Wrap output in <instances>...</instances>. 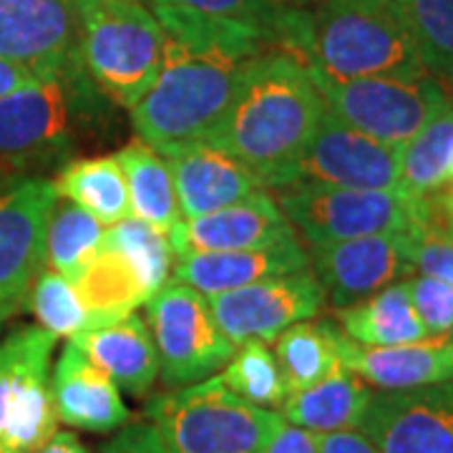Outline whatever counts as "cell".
Wrapping results in <instances>:
<instances>
[{"instance_id": "obj_14", "label": "cell", "mask_w": 453, "mask_h": 453, "mask_svg": "<svg viewBox=\"0 0 453 453\" xmlns=\"http://www.w3.org/2000/svg\"><path fill=\"white\" fill-rule=\"evenodd\" d=\"M310 270L318 277L330 308L345 310L398 280H408L411 234L380 232L342 242L310 247Z\"/></svg>"}, {"instance_id": "obj_19", "label": "cell", "mask_w": 453, "mask_h": 453, "mask_svg": "<svg viewBox=\"0 0 453 453\" xmlns=\"http://www.w3.org/2000/svg\"><path fill=\"white\" fill-rule=\"evenodd\" d=\"M159 154L172 169L181 219L222 210L265 189L242 162L207 142L172 146Z\"/></svg>"}, {"instance_id": "obj_5", "label": "cell", "mask_w": 453, "mask_h": 453, "mask_svg": "<svg viewBox=\"0 0 453 453\" xmlns=\"http://www.w3.org/2000/svg\"><path fill=\"white\" fill-rule=\"evenodd\" d=\"M79 56L113 106L144 96L164 61L166 33L142 0H71Z\"/></svg>"}, {"instance_id": "obj_13", "label": "cell", "mask_w": 453, "mask_h": 453, "mask_svg": "<svg viewBox=\"0 0 453 453\" xmlns=\"http://www.w3.org/2000/svg\"><path fill=\"white\" fill-rule=\"evenodd\" d=\"M207 300L219 330L234 345L244 340L273 342L290 325L312 320L325 308V292L312 270L267 277Z\"/></svg>"}, {"instance_id": "obj_36", "label": "cell", "mask_w": 453, "mask_h": 453, "mask_svg": "<svg viewBox=\"0 0 453 453\" xmlns=\"http://www.w3.org/2000/svg\"><path fill=\"white\" fill-rule=\"evenodd\" d=\"M408 290L413 308L428 335H443L453 330V285L438 277H411Z\"/></svg>"}, {"instance_id": "obj_43", "label": "cell", "mask_w": 453, "mask_h": 453, "mask_svg": "<svg viewBox=\"0 0 453 453\" xmlns=\"http://www.w3.org/2000/svg\"><path fill=\"white\" fill-rule=\"evenodd\" d=\"M273 3H277L280 8L297 11V8H310V5H315V3H320V0H273Z\"/></svg>"}, {"instance_id": "obj_31", "label": "cell", "mask_w": 453, "mask_h": 453, "mask_svg": "<svg viewBox=\"0 0 453 453\" xmlns=\"http://www.w3.org/2000/svg\"><path fill=\"white\" fill-rule=\"evenodd\" d=\"M453 162V106L434 116L411 142L401 146V184L408 199L438 189Z\"/></svg>"}, {"instance_id": "obj_9", "label": "cell", "mask_w": 453, "mask_h": 453, "mask_svg": "<svg viewBox=\"0 0 453 453\" xmlns=\"http://www.w3.org/2000/svg\"><path fill=\"white\" fill-rule=\"evenodd\" d=\"M146 315L166 388H184L210 378L237 350L214 320L210 300L174 277L149 297Z\"/></svg>"}, {"instance_id": "obj_39", "label": "cell", "mask_w": 453, "mask_h": 453, "mask_svg": "<svg viewBox=\"0 0 453 453\" xmlns=\"http://www.w3.org/2000/svg\"><path fill=\"white\" fill-rule=\"evenodd\" d=\"M259 453H320V449H318L315 434L297 428L288 421H280L275 434L270 436V441Z\"/></svg>"}, {"instance_id": "obj_32", "label": "cell", "mask_w": 453, "mask_h": 453, "mask_svg": "<svg viewBox=\"0 0 453 453\" xmlns=\"http://www.w3.org/2000/svg\"><path fill=\"white\" fill-rule=\"evenodd\" d=\"M106 226L81 207L58 199L46 234V267L76 282L86 265L104 247Z\"/></svg>"}, {"instance_id": "obj_6", "label": "cell", "mask_w": 453, "mask_h": 453, "mask_svg": "<svg viewBox=\"0 0 453 453\" xmlns=\"http://www.w3.org/2000/svg\"><path fill=\"white\" fill-rule=\"evenodd\" d=\"M146 416L166 453H259L282 421L226 390L219 375L154 395Z\"/></svg>"}, {"instance_id": "obj_34", "label": "cell", "mask_w": 453, "mask_h": 453, "mask_svg": "<svg viewBox=\"0 0 453 453\" xmlns=\"http://www.w3.org/2000/svg\"><path fill=\"white\" fill-rule=\"evenodd\" d=\"M219 380L226 390L244 398L247 403L259 408H280L290 395L282 380L275 353L262 340H244L237 345L234 356L229 357L219 371Z\"/></svg>"}, {"instance_id": "obj_10", "label": "cell", "mask_w": 453, "mask_h": 453, "mask_svg": "<svg viewBox=\"0 0 453 453\" xmlns=\"http://www.w3.org/2000/svg\"><path fill=\"white\" fill-rule=\"evenodd\" d=\"M277 207L305 247L380 232H408L411 210L401 192L348 189L297 179L275 189Z\"/></svg>"}, {"instance_id": "obj_2", "label": "cell", "mask_w": 453, "mask_h": 453, "mask_svg": "<svg viewBox=\"0 0 453 453\" xmlns=\"http://www.w3.org/2000/svg\"><path fill=\"white\" fill-rule=\"evenodd\" d=\"M285 50L325 79H421L413 41L393 0H320L292 11Z\"/></svg>"}, {"instance_id": "obj_16", "label": "cell", "mask_w": 453, "mask_h": 453, "mask_svg": "<svg viewBox=\"0 0 453 453\" xmlns=\"http://www.w3.org/2000/svg\"><path fill=\"white\" fill-rule=\"evenodd\" d=\"M297 179L348 189L398 192L401 146L365 136L325 109L318 131L303 154Z\"/></svg>"}, {"instance_id": "obj_37", "label": "cell", "mask_w": 453, "mask_h": 453, "mask_svg": "<svg viewBox=\"0 0 453 453\" xmlns=\"http://www.w3.org/2000/svg\"><path fill=\"white\" fill-rule=\"evenodd\" d=\"M411 265L421 275L453 285V240H428L411 234Z\"/></svg>"}, {"instance_id": "obj_45", "label": "cell", "mask_w": 453, "mask_h": 453, "mask_svg": "<svg viewBox=\"0 0 453 453\" xmlns=\"http://www.w3.org/2000/svg\"><path fill=\"white\" fill-rule=\"evenodd\" d=\"M443 184H451V187H453V162H451V169H449V179H446Z\"/></svg>"}, {"instance_id": "obj_21", "label": "cell", "mask_w": 453, "mask_h": 453, "mask_svg": "<svg viewBox=\"0 0 453 453\" xmlns=\"http://www.w3.org/2000/svg\"><path fill=\"white\" fill-rule=\"evenodd\" d=\"M50 401L58 423L79 431L111 434L131 418L119 386L73 340L65 342L50 371Z\"/></svg>"}, {"instance_id": "obj_1", "label": "cell", "mask_w": 453, "mask_h": 453, "mask_svg": "<svg viewBox=\"0 0 453 453\" xmlns=\"http://www.w3.org/2000/svg\"><path fill=\"white\" fill-rule=\"evenodd\" d=\"M308 64L282 49L244 58L225 116L204 139L242 162L265 189L288 187L325 113Z\"/></svg>"}, {"instance_id": "obj_8", "label": "cell", "mask_w": 453, "mask_h": 453, "mask_svg": "<svg viewBox=\"0 0 453 453\" xmlns=\"http://www.w3.org/2000/svg\"><path fill=\"white\" fill-rule=\"evenodd\" d=\"M56 340L41 325H20L0 340V453H38L58 431L50 401Z\"/></svg>"}, {"instance_id": "obj_18", "label": "cell", "mask_w": 453, "mask_h": 453, "mask_svg": "<svg viewBox=\"0 0 453 453\" xmlns=\"http://www.w3.org/2000/svg\"><path fill=\"white\" fill-rule=\"evenodd\" d=\"M290 234H295V229L277 207L275 196L259 189L222 210L195 219H179L166 237L174 257H187L202 252L259 250L282 242Z\"/></svg>"}, {"instance_id": "obj_24", "label": "cell", "mask_w": 453, "mask_h": 453, "mask_svg": "<svg viewBox=\"0 0 453 453\" xmlns=\"http://www.w3.org/2000/svg\"><path fill=\"white\" fill-rule=\"evenodd\" d=\"M371 386L348 368H338L325 380L305 390L290 393L277 408L282 421L310 434L357 431L371 403Z\"/></svg>"}, {"instance_id": "obj_40", "label": "cell", "mask_w": 453, "mask_h": 453, "mask_svg": "<svg viewBox=\"0 0 453 453\" xmlns=\"http://www.w3.org/2000/svg\"><path fill=\"white\" fill-rule=\"evenodd\" d=\"M320 453H378L360 431H335V434H315Z\"/></svg>"}, {"instance_id": "obj_26", "label": "cell", "mask_w": 453, "mask_h": 453, "mask_svg": "<svg viewBox=\"0 0 453 453\" xmlns=\"http://www.w3.org/2000/svg\"><path fill=\"white\" fill-rule=\"evenodd\" d=\"M116 162L121 166L129 187L131 214L164 234L172 232L179 219V202L172 169L154 146L134 139L116 151Z\"/></svg>"}, {"instance_id": "obj_35", "label": "cell", "mask_w": 453, "mask_h": 453, "mask_svg": "<svg viewBox=\"0 0 453 453\" xmlns=\"http://www.w3.org/2000/svg\"><path fill=\"white\" fill-rule=\"evenodd\" d=\"M26 308L31 310L35 325H41L53 338L71 340L94 330L76 285L50 267H43L33 280Z\"/></svg>"}, {"instance_id": "obj_7", "label": "cell", "mask_w": 453, "mask_h": 453, "mask_svg": "<svg viewBox=\"0 0 453 453\" xmlns=\"http://www.w3.org/2000/svg\"><path fill=\"white\" fill-rule=\"evenodd\" d=\"M325 106L342 124L390 146H403L443 109L453 106L449 91L434 79H325L315 76Z\"/></svg>"}, {"instance_id": "obj_23", "label": "cell", "mask_w": 453, "mask_h": 453, "mask_svg": "<svg viewBox=\"0 0 453 453\" xmlns=\"http://www.w3.org/2000/svg\"><path fill=\"white\" fill-rule=\"evenodd\" d=\"M71 340L111 378L119 390H127L136 398L151 393L159 378V353L149 323L136 312Z\"/></svg>"}, {"instance_id": "obj_11", "label": "cell", "mask_w": 453, "mask_h": 453, "mask_svg": "<svg viewBox=\"0 0 453 453\" xmlns=\"http://www.w3.org/2000/svg\"><path fill=\"white\" fill-rule=\"evenodd\" d=\"M166 35L195 49L250 58L288 41L290 8L273 0H142Z\"/></svg>"}, {"instance_id": "obj_42", "label": "cell", "mask_w": 453, "mask_h": 453, "mask_svg": "<svg viewBox=\"0 0 453 453\" xmlns=\"http://www.w3.org/2000/svg\"><path fill=\"white\" fill-rule=\"evenodd\" d=\"M38 453H91L86 446H83L81 441L76 434H71V431H56L50 441L41 449Z\"/></svg>"}, {"instance_id": "obj_25", "label": "cell", "mask_w": 453, "mask_h": 453, "mask_svg": "<svg viewBox=\"0 0 453 453\" xmlns=\"http://www.w3.org/2000/svg\"><path fill=\"white\" fill-rule=\"evenodd\" d=\"M338 327L360 345H401L428 338L413 308L408 280H398L350 308L338 310Z\"/></svg>"}, {"instance_id": "obj_28", "label": "cell", "mask_w": 453, "mask_h": 453, "mask_svg": "<svg viewBox=\"0 0 453 453\" xmlns=\"http://www.w3.org/2000/svg\"><path fill=\"white\" fill-rule=\"evenodd\" d=\"M342 330L333 320H303L275 338V360L288 393L305 390L342 368Z\"/></svg>"}, {"instance_id": "obj_4", "label": "cell", "mask_w": 453, "mask_h": 453, "mask_svg": "<svg viewBox=\"0 0 453 453\" xmlns=\"http://www.w3.org/2000/svg\"><path fill=\"white\" fill-rule=\"evenodd\" d=\"M244 58L166 35L154 83L129 109L136 139L157 151L204 142L225 116Z\"/></svg>"}, {"instance_id": "obj_41", "label": "cell", "mask_w": 453, "mask_h": 453, "mask_svg": "<svg viewBox=\"0 0 453 453\" xmlns=\"http://www.w3.org/2000/svg\"><path fill=\"white\" fill-rule=\"evenodd\" d=\"M41 76H35L33 71L23 68V65L11 64V61H3L0 58V96L16 91L20 86H28V83L38 81Z\"/></svg>"}, {"instance_id": "obj_38", "label": "cell", "mask_w": 453, "mask_h": 453, "mask_svg": "<svg viewBox=\"0 0 453 453\" xmlns=\"http://www.w3.org/2000/svg\"><path fill=\"white\" fill-rule=\"evenodd\" d=\"M101 453H166V449L151 423H127Z\"/></svg>"}, {"instance_id": "obj_46", "label": "cell", "mask_w": 453, "mask_h": 453, "mask_svg": "<svg viewBox=\"0 0 453 453\" xmlns=\"http://www.w3.org/2000/svg\"><path fill=\"white\" fill-rule=\"evenodd\" d=\"M5 320H8V315H5V312L0 310V327H3V323H5Z\"/></svg>"}, {"instance_id": "obj_30", "label": "cell", "mask_w": 453, "mask_h": 453, "mask_svg": "<svg viewBox=\"0 0 453 453\" xmlns=\"http://www.w3.org/2000/svg\"><path fill=\"white\" fill-rule=\"evenodd\" d=\"M428 76L453 104V0H393Z\"/></svg>"}, {"instance_id": "obj_17", "label": "cell", "mask_w": 453, "mask_h": 453, "mask_svg": "<svg viewBox=\"0 0 453 453\" xmlns=\"http://www.w3.org/2000/svg\"><path fill=\"white\" fill-rule=\"evenodd\" d=\"M0 58L41 79L81 65L71 0H0Z\"/></svg>"}, {"instance_id": "obj_27", "label": "cell", "mask_w": 453, "mask_h": 453, "mask_svg": "<svg viewBox=\"0 0 453 453\" xmlns=\"http://www.w3.org/2000/svg\"><path fill=\"white\" fill-rule=\"evenodd\" d=\"M58 199H65L104 226H111L131 214L129 187L116 157L73 159L53 179Z\"/></svg>"}, {"instance_id": "obj_33", "label": "cell", "mask_w": 453, "mask_h": 453, "mask_svg": "<svg viewBox=\"0 0 453 453\" xmlns=\"http://www.w3.org/2000/svg\"><path fill=\"white\" fill-rule=\"evenodd\" d=\"M104 247L119 252L129 262L131 270L136 273L142 288H144L146 303L172 280L174 250L169 244V237L142 219H136L134 214L124 217L116 225L106 226Z\"/></svg>"}, {"instance_id": "obj_44", "label": "cell", "mask_w": 453, "mask_h": 453, "mask_svg": "<svg viewBox=\"0 0 453 453\" xmlns=\"http://www.w3.org/2000/svg\"><path fill=\"white\" fill-rule=\"evenodd\" d=\"M11 181H13V179L8 177V174H5V169L0 166V192H3V189H5V187L11 184Z\"/></svg>"}, {"instance_id": "obj_15", "label": "cell", "mask_w": 453, "mask_h": 453, "mask_svg": "<svg viewBox=\"0 0 453 453\" xmlns=\"http://www.w3.org/2000/svg\"><path fill=\"white\" fill-rule=\"evenodd\" d=\"M357 431L378 453H453V380L372 393Z\"/></svg>"}, {"instance_id": "obj_12", "label": "cell", "mask_w": 453, "mask_h": 453, "mask_svg": "<svg viewBox=\"0 0 453 453\" xmlns=\"http://www.w3.org/2000/svg\"><path fill=\"white\" fill-rule=\"evenodd\" d=\"M58 204L53 179L23 177L0 192V310L26 305L33 280L46 267V234Z\"/></svg>"}, {"instance_id": "obj_20", "label": "cell", "mask_w": 453, "mask_h": 453, "mask_svg": "<svg viewBox=\"0 0 453 453\" xmlns=\"http://www.w3.org/2000/svg\"><path fill=\"white\" fill-rule=\"evenodd\" d=\"M340 363L378 390H408L453 380V330L401 345H360L345 333Z\"/></svg>"}, {"instance_id": "obj_29", "label": "cell", "mask_w": 453, "mask_h": 453, "mask_svg": "<svg viewBox=\"0 0 453 453\" xmlns=\"http://www.w3.org/2000/svg\"><path fill=\"white\" fill-rule=\"evenodd\" d=\"M88 310L94 330L119 323L146 303V292L131 265L109 247H101L73 282Z\"/></svg>"}, {"instance_id": "obj_22", "label": "cell", "mask_w": 453, "mask_h": 453, "mask_svg": "<svg viewBox=\"0 0 453 453\" xmlns=\"http://www.w3.org/2000/svg\"><path fill=\"white\" fill-rule=\"evenodd\" d=\"M303 270H310V252L295 232L282 242L259 250L202 252V255L174 257L172 277L195 288L204 297H214L219 292L237 290L267 277L292 275Z\"/></svg>"}, {"instance_id": "obj_3", "label": "cell", "mask_w": 453, "mask_h": 453, "mask_svg": "<svg viewBox=\"0 0 453 453\" xmlns=\"http://www.w3.org/2000/svg\"><path fill=\"white\" fill-rule=\"evenodd\" d=\"M111 106L83 64L0 96V166L61 172L81 139L106 129Z\"/></svg>"}]
</instances>
